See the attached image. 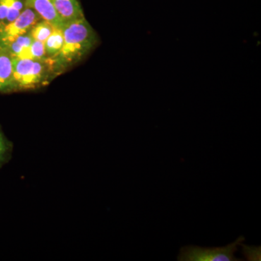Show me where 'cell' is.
I'll use <instances>...</instances> for the list:
<instances>
[{
  "label": "cell",
  "mask_w": 261,
  "mask_h": 261,
  "mask_svg": "<svg viewBox=\"0 0 261 261\" xmlns=\"http://www.w3.org/2000/svg\"><path fill=\"white\" fill-rule=\"evenodd\" d=\"M63 42L64 36L63 29H55L44 42V48L47 58H53L58 54L63 47Z\"/></svg>",
  "instance_id": "obj_9"
},
{
  "label": "cell",
  "mask_w": 261,
  "mask_h": 261,
  "mask_svg": "<svg viewBox=\"0 0 261 261\" xmlns=\"http://www.w3.org/2000/svg\"><path fill=\"white\" fill-rule=\"evenodd\" d=\"M3 49H4V48H3V45H2L1 42H0V51H1Z\"/></svg>",
  "instance_id": "obj_14"
},
{
  "label": "cell",
  "mask_w": 261,
  "mask_h": 261,
  "mask_svg": "<svg viewBox=\"0 0 261 261\" xmlns=\"http://www.w3.org/2000/svg\"><path fill=\"white\" fill-rule=\"evenodd\" d=\"M14 0H0V25L6 23Z\"/></svg>",
  "instance_id": "obj_13"
},
{
  "label": "cell",
  "mask_w": 261,
  "mask_h": 261,
  "mask_svg": "<svg viewBox=\"0 0 261 261\" xmlns=\"http://www.w3.org/2000/svg\"><path fill=\"white\" fill-rule=\"evenodd\" d=\"M63 32V47L56 56L48 58L57 76L83 59L99 42L97 33L85 18L65 24Z\"/></svg>",
  "instance_id": "obj_1"
},
{
  "label": "cell",
  "mask_w": 261,
  "mask_h": 261,
  "mask_svg": "<svg viewBox=\"0 0 261 261\" xmlns=\"http://www.w3.org/2000/svg\"><path fill=\"white\" fill-rule=\"evenodd\" d=\"M42 18L32 8H25L13 21L0 25V42L6 48L17 38L30 32L32 27Z\"/></svg>",
  "instance_id": "obj_4"
},
{
  "label": "cell",
  "mask_w": 261,
  "mask_h": 261,
  "mask_svg": "<svg viewBox=\"0 0 261 261\" xmlns=\"http://www.w3.org/2000/svg\"><path fill=\"white\" fill-rule=\"evenodd\" d=\"M245 241V238L240 237L233 243L222 247H200L185 246L181 247L177 257L178 261H240L234 256L238 245Z\"/></svg>",
  "instance_id": "obj_3"
},
{
  "label": "cell",
  "mask_w": 261,
  "mask_h": 261,
  "mask_svg": "<svg viewBox=\"0 0 261 261\" xmlns=\"http://www.w3.org/2000/svg\"><path fill=\"white\" fill-rule=\"evenodd\" d=\"M49 58L14 59V69L7 93L34 90L45 87L56 78Z\"/></svg>",
  "instance_id": "obj_2"
},
{
  "label": "cell",
  "mask_w": 261,
  "mask_h": 261,
  "mask_svg": "<svg viewBox=\"0 0 261 261\" xmlns=\"http://www.w3.org/2000/svg\"><path fill=\"white\" fill-rule=\"evenodd\" d=\"M29 56L32 59L36 60H44L47 58L44 48V42L37 40L33 41L29 51Z\"/></svg>",
  "instance_id": "obj_12"
},
{
  "label": "cell",
  "mask_w": 261,
  "mask_h": 261,
  "mask_svg": "<svg viewBox=\"0 0 261 261\" xmlns=\"http://www.w3.org/2000/svg\"><path fill=\"white\" fill-rule=\"evenodd\" d=\"M55 29L56 27H53L51 23L42 19L32 27L29 33L34 40L45 42Z\"/></svg>",
  "instance_id": "obj_10"
},
{
  "label": "cell",
  "mask_w": 261,
  "mask_h": 261,
  "mask_svg": "<svg viewBox=\"0 0 261 261\" xmlns=\"http://www.w3.org/2000/svg\"><path fill=\"white\" fill-rule=\"evenodd\" d=\"M14 69V58L8 49L0 51V93H7Z\"/></svg>",
  "instance_id": "obj_7"
},
{
  "label": "cell",
  "mask_w": 261,
  "mask_h": 261,
  "mask_svg": "<svg viewBox=\"0 0 261 261\" xmlns=\"http://www.w3.org/2000/svg\"><path fill=\"white\" fill-rule=\"evenodd\" d=\"M13 144L5 137L0 127V168L9 162L13 153Z\"/></svg>",
  "instance_id": "obj_11"
},
{
  "label": "cell",
  "mask_w": 261,
  "mask_h": 261,
  "mask_svg": "<svg viewBox=\"0 0 261 261\" xmlns=\"http://www.w3.org/2000/svg\"><path fill=\"white\" fill-rule=\"evenodd\" d=\"M25 8H32L43 20L49 22L56 28L63 29L64 27L51 0H25Z\"/></svg>",
  "instance_id": "obj_6"
},
{
  "label": "cell",
  "mask_w": 261,
  "mask_h": 261,
  "mask_svg": "<svg viewBox=\"0 0 261 261\" xmlns=\"http://www.w3.org/2000/svg\"><path fill=\"white\" fill-rule=\"evenodd\" d=\"M33 38L30 33L24 34L17 38L11 44H10L5 49H8L10 54L14 59H22V58H30L29 51L32 45Z\"/></svg>",
  "instance_id": "obj_8"
},
{
  "label": "cell",
  "mask_w": 261,
  "mask_h": 261,
  "mask_svg": "<svg viewBox=\"0 0 261 261\" xmlns=\"http://www.w3.org/2000/svg\"><path fill=\"white\" fill-rule=\"evenodd\" d=\"M63 24L85 18L79 0H51Z\"/></svg>",
  "instance_id": "obj_5"
}]
</instances>
